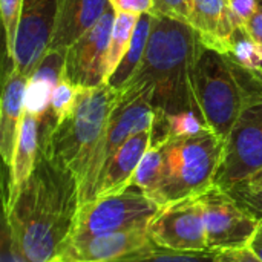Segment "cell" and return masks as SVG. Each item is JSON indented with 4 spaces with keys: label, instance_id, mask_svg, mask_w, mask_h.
Segmentation results:
<instances>
[{
    "label": "cell",
    "instance_id": "cell-9",
    "mask_svg": "<svg viewBox=\"0 0 262 262\" xmlns=\"http://www.w3.org/2000/svg\"><path fill=\"white\" fill-rule=\"evenodd\" d=\"M262 170V103L243 111L224 140L215 186L230 192Z\"/></svg>",
    "mask_w": 262,
    "mask_h": 262
},
{
    "label": "cell",
    "instance_id": "cell-14",
    "mask_svg": "<svg viewBox=\"0 0 262 262\" xmlns=\"http://www.w3.org/2000/svg\"><path fill=\"white\" fill-rule=\"evenodd\" d=\"M28 86L29 78L11 66L9 72L5 75L0 98V155L8 167L12 161L26 114Z\"/></svg>",
    "mask_w": 262,
    "mask_h": 262
},
{
    "label": "cell",
    "instance_id": "cell-31",
    "mask_svg": "<svg viewBox=\"0 0 262 262\" xmlns=\"http://www.w3.org/2000/svg\"><path fill=\"white\" fill-rule=\"evenodd\" d=\"M259 0H229L230 11L244 25L258 9Z\"/></svg>",
    "mask_w": 262,
    "mask_h": 262
},
{
    "label": "cell",
    "instance_id": "cell-6",
    "mask_svg": "<svg viewBox=\"0 0 262 262\" xmlns=\"http://www.w3.org/2000/svg\"><path fill=\"white\" fill-rule=\"evenodd\" d=\"M152 92L149 84L132 86L121 91V97L112 111L107 127L94 149L78 183L80 206L94 200L97 184L120 147L132 135L152 130L155 120Z\"/></svg>",
    "mask_w": 262,
    "mask_h": 262
},
{
    "label": "cell",
    "instance_id": "cell-7",
    "mask_svg": "<svg viewBox=\"0 0 262 262\" xmlns=\"http://www.w3.org/2000/svg\"><path fill=\"white\" fill-rule=\"evenodd\" d=\"M160 210L161 207L137 187L95 198L80 206L68 243L97 235L146 229Z\"/></svg>",
    "mask_w": 262,
    "mask_h": 262
},
{
    "label": "cell",
    "instance_id": "cell-28",
    "mask_svg": "<svg viewBox=\"0 0 262 262\" xmlns=\"http://www.w3.org/2000/svg\"><path fill=\"white\" fill-rule=\"evenodd\" d=\"M117 14H152L154 0H109Z\"/></svg>",
    "mask_w": 262,
    "mask_h": 262
},
{
    "label": "cell",
    "instance_id": "cell-3",
    "mask_svg": "<svg viewBox=\"0 0 262 262\" xmlns=\"http://www.w3.org/2000/svg\"><path fill=\"white\" fill-rule=\"evenodd\" d=\"M196 98L207 126L227 138L243 111L262 103V69H250L229 54L201 43L195 71Z\"/></svg>",
    "mask_w": 262,
    "mask_h": 262
},
{
    "label": "cell",
    "instance_id": "cell-29",
    "mask_svg": "<svg viewBox=\"0 0 262 262\" xmlns=\"http://www.w3.org/2000/svg\"><path fill=\"white\" fill-rule=\"evenodd\" d=\"M213 262H262L261 258L250 249V247H241V249H229L221 250L215 253Z\"/></svg>",
    "mask_w": 262,
    "mask_h": 262
},
{
    "label": "cell",
    "instance_id": "cell-35",
    "mask_svg": "<svg viewBox=\"0 0 262 262\" xmlns=\"http://www.w3.org/2000/svg\"><path fill=\"white\" fill-rule=\"evenodd\" d=\"M261 2H262V0H261Z\"/></svg>",
    "mask_w": 262,
    "mask_h": 262
},
{
    "label": "cell",
    "instance_id": "cell-17",
    "mask_svg": "<svg viewBox=\"0 0 262 262\" xmlns=\"http://www.w3.org/2000/svg\"><path fill=\"white\" fill-rule=\"evenodd\" d=\"M111 6L109 0H63L48 51H66Z\"/></svg>",
    "mask_w": 262,
    "mask_h": 262
},
{
    "label": "cell",
    "instance_id": "cell-32",
    "mask_svg": "<svg viewBox=\"0 0 262 262\" xmlns=\"http://www.w3.org/2000/svg\"><path fill=\"white\" fill-rule=\"evenodd\" d=\"M244 28L252 35V38L262 46V2L259 0L256 12L244 23Z\"/></svg>",
    "mask_w": 262,
    "mask_h": 262
},
{
    "label": "cell",
    "instance_id": "cell-33",
    "mask_svg": "<svg viewBox=\"0 0 262 262\" xmlns=\"http://www.w3.org/2000/svg\"><path fill=\"white\" fill-rule=\"evenodd\" d=\"M235 189L238 190H262V170L258 172L256 175H253L252 178L246 180L244 183H241L239 186H236ZM232 189V190H235Z\"/></svg>",
    "mask_w": 262,
    "mask_h": 262
},
{
    "label": "cell",
    "instance_id": "cell-16",
    "mask_svg": "<svg viewBox=\"0 0 262 262\" xmlns=\"http://www.w3.org/2000/svg\"><path fill=\"white\" fill-rule=\"evenodd\" d=\"M152 130H143L132 135L114 155L109 166L103 172L97 189L95 198L109 196L120 193L129 187H132V180L137 172L140 161L143 160L144 154L150 147L152 141Z\"/></svg>",
    "mask_w": 262,
    "mask_h": 262
},
{
    "label": "cell",
    "instance_id": "cell-34",
    "mask_svg": "<svg viewBox=\"0 0 262 262\" xmlns=\"http://www.w3.org/2000/svg\"><path fill=\"white\" fill-rule=\"evenodd\" d=\"M250 249L261 258L262 261V220H261V227H259V230H258V233H256V236H255V239L252 241V244H250Z\"/></svg>",
    "mask_w": 262,
    "mask_h": 262
},
{
    "label": "cell",
    "instance_id": "cell-15",
    "mask_svg": "<svg viewBox=\"0 0 262 262\" xmlns=\"http://www.w3.org/2000/svg\"><path fill=\"white\" fill-rule=\"evenodd\" d=\"M189 25L204 46L227 52L230 35L243 23L230 11L229 0H192Z\"/></svg>",
    "mask_w": 262,
    "mask_h": 262
},
{
    "label": "cell",
    "instance_id": "cell-10",
    "mask_svg": "<svg viewBox=\"0 0 262 262\" xmlns=\"http://www.w3.org/2000/svg\"><path fill=\"white\" fill-rule=\"evenodd\" d=\"M117 12L112 6L77 41L66 49L64 75L78 88L106 84V63L109 40Z\"/></svg>",
    "mask_w": 262,
    "mask_h": 262
},
{
    "label": "cell",
    "instance_id": "cell-1",
    "mask_svg": "<svg viewBox=\"0 0 262 262\" xmlns=\"http://www.w3.org/2000/svg\"><path fill=\"white\" fill-rule=\"evenodd\" d=\"M80 209L78 181L69 170L38 157L32 175L3 213L12 236L32 262H51L68 243Z\"/></svg>",
    "mask_w": 262,
    "mask_h": 262
},
{
    "label": "cell",
    "instance_id": "cell-25",
    "mask_svg": "<svg viewBox=\"0 0 262 262\" xmlns=\"http://www.w3.org/2000/svg\"><path fill=\"white\" fill-rule=\"evenodd\" d=\"M158 117L164 118L169 138L195 135V134H200V132H203L204 129L209 127L207 123L204 121L203 115L198 114V112H192V111L181 112V114L170 115V117H164V115H158Z\"/></svg>",
    "mask_w": 262,
    "mask_h": 262
},
{
    "label": "cell",
    "instance_id": "cell-26",
    "mask_svg": "<svg viewBox=\"0 0 262 262\" xmlns=\"http://www.w3.org/2000/svg\"><path fill=\"white\" fill-rule=\"evenodd\" d=\"M0 262H32L20 249L18 243L12 236L6 215L3 213L2 221V236H0Z\"/></svg>",
    "mask_w": 262,
    "mask_h": 262
},
{
    "label": "cell",
    "instance_id": "cell-30",
    "mask_svg": "<svg viewBox=\"0 0 262 262\" xmlns=\"http://www.w3.org/2000/svg\"><path fill=\"white\" fill-rule=\"evenodd\" d=\"M230 193L253 215L262 220V190H230Z\"/></svg>",
    "mask_w": 262,
    "mask_h": 262
},
{
    "label": "cell",
    "instance_id": "cell-18",
    "mask_svg": "<svg viewBox=\"0 0 262 262\" xmlns=\"http://www.w3.org/2000/svg\"><path fill=\"white\" fill-rule=\"evenodd\" d=\"M41 152L40 140V120L34 114H25L17 146L14 150L12 161L9 164V181H8V198H12L26 180L32 175L38 157Z\"/></svg>",
    "mask_w": 262,
    "mask_h": 262
},
{
    "label": "cell",
    "instance_id": "cell-4",
    "mask_svg": "<svg viewBox=\"0 0 262 262\" xmlns=\"http://www.w3.org/2000/svg\"><path fill=\"white\" fill-rule=\"evenodd\" d=\"M120 97L121 92L109 84L80 88L71 114L58 121L46 135L40 137L41 155L74 173L80 183Z\"/></svg>",
    "mask_w": 262,
    "mask_h": 262
},
{
    "label": "cell",
    "instance_id": "cell-12",
    "mask_svg": "<svg viewBox=\"0 0 262 262\" xmlns=\"http://www.w3.org/2000/svg\"><path fill=\"white\" fill-rule=\"evenodd\" d=\"M150 239L169 250L209 252L201 204L196 198L166 206L147 226Z\"/></svg>",
    "mask_w": 262,
    "mask_h": 262
},
{
    "label": "cell",
    "instance_id": "cell-20",
    "mask_svg": "<svg viewBox=\"0 0 262 262\" xmlns=\"http://www.w3.org/2000/svg\"><path fill=\"white\" fill-rule=\"evenodd\" d=\"M213 258L212 252H177L150 243L104 262H213Z\"/></svg>",
    "mask_w": 262,
    "mask_h": 262
},
{
    "label": "cell",
    "instance_id": "cell-11",
    "mask_svg": "<svg viewBox=\"0 0 262 262\" xmlns=\"http://www.w3.org/2000/svg\"><path fill=\"white\" fill-rule=\"evenodd\" d=\"M63 0H25L11 66L28 78L46 55Z\"/></svg>",
    "mask_w": 262,
    "mask_h": 262
},
{
    "label": "cell",
    "instance_id": "cell-19",
    "mask_svg": "<svg viewBox=\"0 0 262 262\" xmlns=\"http://www.w3.org/2000/svg\"><path fill=\"white\" fill-rule=\"evenodd\" d=\"M152 23H154L152 14H143L138 17L129 49L126 51L124 57L121 58L120 64L117 66V69L114 71V74L111 75L106 84H109L111 88L117 91H121L130 81V78L135 75V72L138 71L144 58L149 37L152 32Z\"/></svg>",
    "mask_w": 262,
    "mask_h": 262
},
{
    "label": "cell",
    "instance_id": "cell-21",
    "mask_svg": "<svg viewBox=\"0 0 262 262\" xmlns=\"http://www.w3.org/2000/svg\"><path fill=\"white\" fill-rule=\"evenodd\" d=\"M140 15L134 14H117L111 40H109V51H107V63H106V83L120 64L121 58L124 57L129 45L132 41V35L137 26Z\"/></svg>",
    "mask_w": 262,
    "mask_h": 262
},
{
    "label": "cell",
    "instance_id": "cell-8",
    "mask_svg": "<svg viewBox=\"0 0 262 262\" xmlns=\"http://www.w3.org/2000/svg\"><path fill=\"white\" fill-rule=\"evenodd\" d=\"M198 201L209 252L250 247L261 227V218L246 209L230 192L215 184L201 193Z\"/></svg>",
    "mask_w": 262,
    "mask_h": 262
},
{
    "label": "cell",
    "instance_id": "cell-13",
    "mask_svg": "<svg viewBox=\"0 0 262 262\" xmlns=\"http://www.w3.org/2000/svg\"><path fill=\"white\" fill-rule=\"evenodd\" d=\"M154 243L146 229L97 235L64 244L51 262H104Z\"/></svg>",
    "mask_w": 262,
    "mask_h": 262
},
{
    "label": "cell",
    "instance_id": "cell-5",
    "mask_svg": "<svg viewBox=\"0 0 262 262\" xmlns=\"http://www.w3.org/2000/svg\"><path fill=\"white\" fill-rule=\"evenodd\" d=\"M161 178L152 200L166 206L196 198L215 184L223 160L224 140L210 127L187 137H173L160 144Z\"/></svg>",
    "mask_w": 262,
    "mask_h": 262
},
{
    "label": "cell",
    "instance_id": "cell-22",
    "mask_svg": "<svg viewBox=\"0 0 262 262\" xmlns=\"http://www.w3.org/2000/svg\"><path fill=\"white\" fill-rule=\"evenodd\" d=\"M235 61L250 69H262V46L247 32L244 25L238 26L230 35L227 52Z\"/></svg>",
    "mask_w": 262,
    "mask_h": 262
},
{
    "label": "cell",
    "instance_id": "cell-23",
    "mask_svg": "<svg viewBox=\"0 0 262 262\" xmlns=\"http://www.w3.org/2000/svg\"><path fill=\"white\" fill-rule=\"evenodd\" d=\"M161 167H163L161 147L150 146L137 167V172L132 180V187L140 189L144 195H147L152 200V195L155 193L161 178Z\"/></svg>",
    "mask_w": 262,
    "mask_h": 262
},
{
    "label": "cell",
    "instance_id": "cell-2",
    "mask_svg": "<svg viewBox=\"0 0 262 262\" xmlns=\"http://www.w3.org/2000/svg\"><path fill=\"white\" fill-rule=\"evenodd\" d=\"M200 49L201 40L189 23L154 15L144 58L121 91L149 84L157 115L170 117L189 111L201 114L195 86Z\"/></svg>",
    "mask_w": 262,
    "mask_h": 262
},
{
    "label": "cell",
    "instance_id": "cell-27",
    "mask_svg": "<svg viewBox=\"0 0 262 262\" xmlns=\"http://www.w3.org/2000/svg\"><path fill=\"white\" fill-rule=\"evenodd\" d=\"M192 0H154L152 14L189 23Z\"/></svg>",
    "mask_w": 262,
    "mask_h": 262
},
{
    "label": "cell",
    "instance_id": "cell-24",
    "mask_svg": "<svg viewBox=\"0 0 262 262\" xmlns=\"http://www.w3.org/2000/svg\"><path fill=\"white\" fill-rule=\"evenodd\" d=\"M23 3L25 0H0V15H2L3 31H5L6 54L9 60H12L14 51H15V41H17L18 26L21 20Z\"/></svg>",
    "mask_w": 262,
    "mask_h": 262
}]
</instances>
